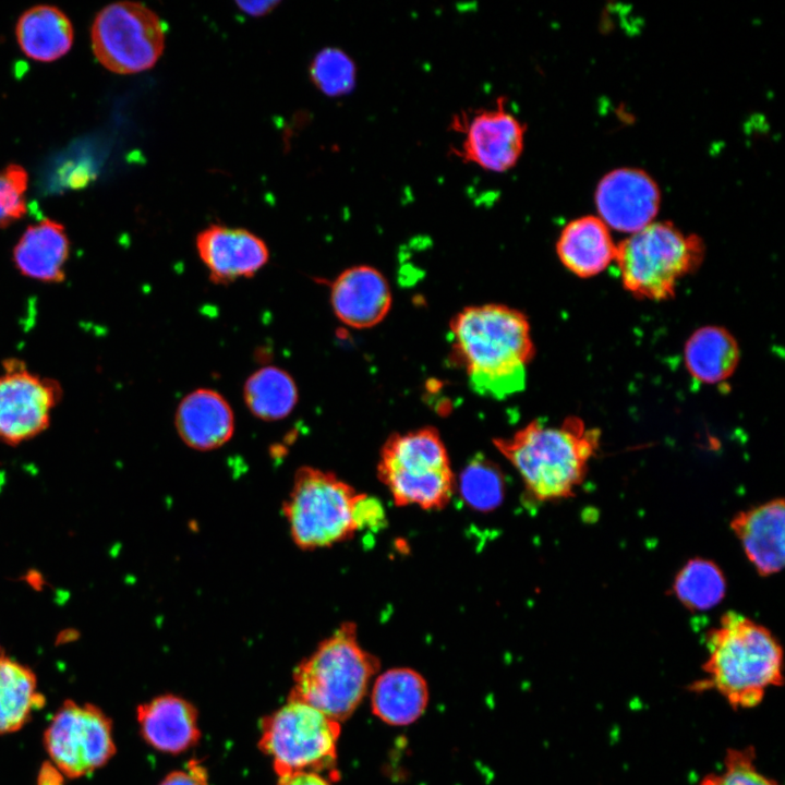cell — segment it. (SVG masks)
Instances as JSON below:
<instances>
[{"label": "cell", "mask_w": 785, "mask_h": 785, "mask_svg": "<svg viewBox=\"0 0 785 785\" xmlns=\"http://www.w3.org/2000/svg\"><path fill=\"white\" fill-rule=\"evenodd\" d=\"M450 333L475 392L502 400L523 390L534 351L523 313L500 304L468 306L454 317Z\"/></svg>", "instance_id": "obj_1"}, {"label": "cell", "mask_w": 785, "mask_h": 785, "mask_svg": "<svg viewBox=\"0 0 785 785\" xmlns=\"http://www.w3.org/2000/svg\"><path fill=\"white\" fill-rule=\"evenodd\" d=\"M556 251L568 270L580 278H589L615 261L616 245L609 228L600 217L583 216L565 226Z\"/></svg>", "instance_id": "obj_20"}, {"label": "cell", "mask_w": 785, "mask_h": 785, "mask_svg": "<svg viewBox=\"0 0 785 785\" xmlns=\"http://www.w3.org/2000/svg\"><path fill=\"white\" fill-rule=\"evenodd\" d=\"M704 256L698 235L672 222H651L616 245L624 287L636 298L662 301L674 295L678 281L696 270Z\"/></svg>", "instance_id": "obj_7"}, {"label": "cell", "mask_w": 785, "mask_h": 785, "mask_svg": "<svg viewBox=\"0 0 785 785\" xmlns=\"http://www.w3.org/2000/svg\"><path fill=\"white\" fill-rule=\"evenodd\" d=\"M459 488L470 507L490 511L499 506L504 498V476L495 463L478 456L461 472Z\"/></svg>", "instance_id": "obj_27"}, {"label": "cell", "mask_w": 785, "mask_h": 785, "mask_svg": "<svg viewBox=\"0 0 785 785\" xmlns=\"http://www.w3.org/2000/svg\"><path fill=\"white\" fill-rule=\"evenodd\" d=\"M310 74L314 85L327 96L349 94L355 85L357 69L352 59L337 48H325L312 61Z\"/></svg>", "instance_id": "obj_28"}, {"label": "cell", "mask_w": 785, "mask_h": 785, "mask_svg": "<svg viewBox=\"0 0 785 785\" xmlns=\"http://www.w3.org/2000/svg\"><path fill=\"white\" fill-rule=\"evenodd\" d=\"M16 38L31 59L50 62L63 57L73 44V26L59 8L40 4L26 10L16 24Z\"/></svg>", "instance_id": "obj_22"}, {"label": "cell", "mask_w": 785, "mask_h": 785, "mask_svg": "<svg viewBox=\"0 0 785 785\" xmlns=\"http://www.w3.org/2000/svg\"><path fill=\"white\" fill-rule=\"evenodd\" d=\"M452 129L462 137L455 155L486 171L510 170L524 148L526 126L507 109L504 98L493 107L455 116Z\"/></svg>", "instance_id": "obj_12"}, {"label": "cell", "mask_w": 785, "mask_h": 785, "mask_svg": "<svg viewBox=\"0 0 785 785\" xmlns=\"http://www.w3.org/2000/svg\"><path fill=\"white\" fill-rule=\"evenodd\" d=\"M277 785H333L316 772H292L278 776Z\"/></svg>", "instance_id": "obj_32"}, {"label": "cell", "mask_w": 785, "mask_h": 785, "mask_svg": "<svg viewBox=\"0 0 785 785\" xmlns=\"http://www.w3.org/2000/svg\"><path fill=\"white\" fill-rule=\"evenodd\" d=\"M45 748L70 778L87 775L116 753L111 720L96 705L65 700L44 733Z\"/></svg>", "instance_id": "obj_10"}, {"label": "cell", "mask_w": 785, "mask_h": 785, "mask_svg": "<svg viewBox=\"0 0 785 785\" xmlns=\"http://www.w3.org/2000/svg\"><path fill=\"white\" fill-rule=\"evenodd\" d=\"M136 718L143 738L159 751L183 752L201 737L195 706L174 695L159 696L138 705Z\"/></svg>", "instance_id": "obj_18"}, {"label": "cell", "mask_w": 785, "mask_h": 785, "mask_svg": "<svg viewBox=\"0 0 785 785\" xmlns=\"http://www.w3.org/2000/svg\"><path fill=\"white\" fill-rule=\"evenodd\" d=\"M330 302L340 322L364 329L381 323L391 307V292L381 271L367 265L343 270L331 283Z\"/></svg>", "instance_id": "obj_15"}, {"label": "cell", "mask_w": 785, "mask_h": 785, "mask_svg": "<svg viewBox=\"0 0 785 785\" xmlns=\"http://www.w3.org/2000/svg\"><path fill=\"white\" fill-rule=\"evenodd\" d=\"M660 200L655 182L645 172L633 168L607 173L595 192L600 218L608 228L629 233L653 222Z\"/></svg>", "instance_id": "obj_13"}, {"label": "cell", "mask_w": 785, "mask_h": 785, "mask_svg": "<svg viewBox=\"0 0 785 785\" xmlns=\"http://www.w3.org/2000/svg\"><path fill=\"white\" fill-rule=\"evenodd\" d=\"M378 668L377 657L360 645L355 624L345 621L295 667L288 701L340 723L359 706Z\"/></svg>", "instance_id": "obj_5"}, {"label": "cell", "mask_w": 785, "mask_h": 785, "mask_svg": "<svg viewBox=\"0 0 785 785\" xmlns=\"http://www.w3.org/2000/svg\"><path fill=\"white\" fill-rule=\"evenodd\" d=\"M261 727L259 748L273 760L278 776L335 766L340 723L317 709L288 701L265 716Z\"/></svg>", "instance_id": "obj_8"}, {"label": "cell", "mask_w": 785, "mask_h": 785, "mask_svg": "<svg viewBox=\"0 0 785 785\" xmlns=\"http://www.w3.org/2000/svg\"><path fill=\"white\" fill-rule=\"evenodd\" d=\"M708 657L703 677L691 691L713 689L734 709L758 706L766 690L784 684V654L777 638L765 626L729 611L705 637Z\"/></svg>", "instance_id": "obj_2"}, {"label": "cell", "mask_w": 785, "mask_h": 785, "mask_svg": "<svg viewBox=\"0 0 785 785\" xmlns=\"http://www.w3.org/2000/svg\"><path fill=\"white\" fill-rule=\"evenodd\" d=\"M239 8L252 16H262L269 13L279 4L278 1H238Z\"/></svg>", "instance_id": "obj_33"}, {"label": "cell", "mask_w": 785, "mask_h": 785, "mask_svg": "<svg viewBox=\"0 0 785 785\" xmlns=\"http://www.w3.org/2000/svg\"><path fill=\"white\" fill-rule=\"evenodd\" d=\"M69 256L65 228L52 219L29 225L12 252L13 264L21 275L45 283L64 280Z\"/></svg>", "instance_id": "obj_19"}, {"label": "cell", "mask_w": 785, "mask_h": 785, "mask_svg": "<svg viewBox=\"0 0 785 785\" xmlns=\"http://www.w3.org/2000/svg\"><path fill=\"white\" fill-rule=\"evenodd\" d=\"M159 785H209L208 773L197 760H191L182 770L169 773Z\"/></svg>", "instance_id": "obj_31"}, {"label": "cell", "mask_w": 785, "mask_h": 785, "mask_svg": "<svg viewBox=\"0 0 785 785\" xmlns=\"http://www.w3.org/2000/svg\"><path fill=\"white\" fill-rule=\"evenodd\" d=\"M723 763L722 772L706 774L699 785H781L758 770L751 746L726 750Z\"/></svg>", "instance_id": "obj_29"}, {"label": "cell", "mask_w": 785, "mask_h": 785, "mask_svg": "<svg viewBox=\"0 0 785 785\" xmlns=\"http://www.w3.org/2000/svg\"><path fill=\"white\" fill-rule=\"evenodd\" d=\"M601 431L577 416L558 425L534 420L494 446L518 472L533 503L559 502L575 496L595 457Z\"/></svg>", "instance_id": "obj_3"}, {"label": "cell", "mask_w": 785, "mask_h": 785, "mask_svg": "<svg viewBox=\"0 0 785 785\" xmlns=\"http://www.w3.org/2000/svg\"><path fill=\"white\" fill-rule=\"evenodd\" d=\"M726 589V578L720 566L702 557L687 560L672 583L673 595L691 612L715 607L725 597Z\"/></svg>", "instance_id": "obj_26"}, {"label": "cell", "mask_w": 785, "mask_h": 785, "mask_svg": "<svg viewBox=\"0 0 785 785\" xmlns=\"http://www.w3.org/2000/svg\"><path fill=\"white\" fill-rule=\"evenodd\" d=\"M174 425L182 442L207 451L226 444L234 432V414L226 398L210 388H198L180 401Z\"/></svg>", "instance_id": "obj_17"}, {"label": "cell", "mask_w": 785, "mask_h": 785, "mask_svg": "<svg viewBox=\"0 0 785 785\" xmlns=\"http://www.w3.org/2000/svg\"><path fill=\"white\" fill-rule=\"evenodd\" d=\"M195 246L210 281L217 285L251 278L269 258L266 243L242 228L212 225L197 234Z\"/></svg>", "instance_id": "obj_14"}, {"label": "cell", "mask_w": 785, "mask_h": 785, "mask_svg": "<svg viewBox=\"0 0 785 785\" xmlns=\"http://www.w3.org/2000/svg\"><path fill=\"white\" fill-rule=\"evenodd\" d=\"M244 402L250 412L263 421L288 416L298 403L293 377L283 369L268 365L256 370L243 386Z\"/></svg>", "instance_id": "obj_25"}, {"label": "cell", "mask_w": 785, "mask_h": 785, "mask_svg": "<svg viewBox=\"0 0 785 785\" xmlns=\"http://www.w3.org/2000/svg\"><path fill=\"white\" fill-rule=\"evenodd\" d=\"M58 382L31 372L10 359L0 374V442L20 445L46 431L61 400Z\"/></svg>", "instance_id": "obj_11"}, {"label": "cell", "mask_w": 785, "mask_h": 785, "mask_svg": "<svg viewBox=\"0 0 785 785\" xmlns=\"http://www.w3.org/2000/svg\"><path fill=\"white\" fill-rule=\"evenodd\" d=\"M282 512L301 550L329 547L359 530L383 522L384 509L335 473L313 467L297 470Z\"/></svg>", "instance_id": "obj_4"}, {"label": "cell", "mask_w": 785, "mask_h": 785, "mask_svg": "<svg viewBox=\"0 0 785 785\" xmlns=\"http://www.w3.org/2000/svg\"><path fill=\"white\" fill-rule=\"evenodd\" d=\"M93 52L117 74H134L155 65L164 52L166 29L160 17L138 2L119 1L101 9L92 25Z\"/></svg>", "instance_id": "obj_9"}, {"label": "cell", "mask_w": 785, "mask_h": 785, "mask_svg": "<svg viewBox=\"0 0 785 785\" xmlns=\"http://www.w3.org/2000/svg\"><path fill=\"white\" fill-rule=\"evenodd\" d=\"M27 173L19 165L0 171V228L21 219L26 213Z\"/></svg>", "instance_id": "obj_30"}, {"label": "cell", "mask_w": 785, "mask_h": 785, "mask_svg": "<svg viewBox=\"0 0 785 785\" xmlns=\"http://www.w3.org/2000/svg\"><path fill=\"white\" fill-rule=\"evenodd\" d=\"M377 476L397 506L425 510L444 508L456 488L448 452L433 427L391 435L382 448Z\"/></svg>", "instance_id": "obj_6"}, {"label": "cell", "mask_w": 785, "mask_h": 785, "mask_svg": "<svg viewBox=\"0 0 785 785\" xmlns=\"http://www.w3.org/2000/svg\"><path fill=\"white\" fill-rule=\"evenodd\" d=\"M784 499L773 498L740 510L730 520V529L756 571L761 577L784 567Z\"/></svg>", "instance_id": "obj_16"}, {"label": "cell", "mask_w": 785, "mask_h": 785, "mask_svg": "<svg viewBox=\"0 0 785 785\" xmlns=\"http://www.w3.org/2000/svg\"><path fill=\"white\" fill-rule=\"evenodd\" d=\"M428 700L425 679L416 671L399 667L381 674L373 686V713L390 725H408L424 712Z\"/></svg>", "instance_id": "obj_21"}, {"label": "cell", "mask_w": 785, "mask_h": 785, "mask_svg": "<svg viewBox=\"0 0 785 785\" xmlns=\"http://www.w3.org/2000/svg\"><path fill=\"white\" fill-rule=\"evenodd\" d=\"M0 655H1V653H0Z\"/></svg>", "instance_id": "obj_34"}, {"label": "cell", "mask_w": 785, "mask_h": 785, "mask_svg": "<svg viewBox=\"0 0 785 785\" xmlns=\"http://www.w3.org/2000/svg\"><path fill=\"white\" fill-rule=\"evenodd\" d=\"M45 698L37 691L36 676L27 666L0 655V734L21 729Z\"/></svg>", "instance_id": "obj_24"}, {"label": "cell", "mask_w": 785, "mask_h": 785, "mask_svg": "<svg viewBox=\"0 0 785 785\" xmlns=\"http://www.w3.org/2000/svg\"><path fill=\"white\" fill-rule=\"evenodd\" d=\"M739 348L733 335L720 326L696 330L685 346V363L700 383L716 384L727 379L739 362Z\"/></svg>", "instance_id": "obj_23"}]
</instances>
